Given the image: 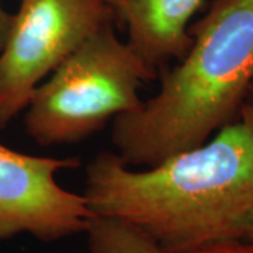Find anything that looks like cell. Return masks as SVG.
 <instances>
[{
	"mask_svg": "<svg viewBox=\"0 0 253 253\" xmlns=\"http://www.w3.org/2000/svg\"><path fill=\"white\" fill-rule=\"evenodd\" d=\"M156 76L107 26L34 90L24 110V131L45 148L84 141L110 120L141 109L139 90Z\"/></svg>",
	"mask_w": 253,
	"mask_h": 253,
	"instance_id": "3957f363",
	"label": "cell"
},
{
	"mask_svg": "<svg viewBox=\"0 0 253 253\" xmlns=\"http://www.w3.org/2000/svg\"><path fill=\"white\" fill-rule=\"evenodd\" d=\"M83 197L169 253H200L253 234V129L242 118L204 144L144 170L100 152L86 168Z\"/></svg>",
	"mask_w": 253,
	"mask_h": 253,
	"instance_id": "6da1fadb",
	"label": "cell"
},
{
	"mask_svg": "<svg viewBox=\"0 0 253 253\" xmlns=\"http://www.w3.org/2000/svg\"><path fill=\"white\" fill-rule=\"evenodd\" d=\"M79 166L78 158L23 154L0 142V241L27 234L52 244L84 234L94 217L86 199L55 179Z\"/></svg>",
	"mask_w": 253,
	"mask_h": 253,
	"instance_id": "5b68a950",
	"label": "cell"
},
{
	"mask_svg": "<svg viewBox=\"0 0 253 253\" xmlns=\"http://www.w3.org/2000/svg\"><path fill=\"white\" fill-rule=\"evenodd\" d=\"M203 0H106L128 33L126 44L158 72L191 45L190 20Z\"/></svg>",
	"mask_w": 253,
	"mask_h": 253,
	"instance_id": "8992f818",
	"label": "cell"
},
{
	"mask_svg": "<svg viewBox=\"0 0 253 253\" xmlns=\"http://www.w3.org/2000/svg\"><path fill=\"white\" fill-rule=\"evenodd\" d=\"M11 21H13V14L6 10L3 0H0V52L6 44L10 27H11Z\"/></svg>",
	"mask_w": 253,
	"mask_h": 253,
	"instance_id": "9c48e42d",
	"label": "cell"
},
{
	"mask_svg": "<svg viewBox=\"0 0 253 253\" xmlns=\"http://www.w3.org/2000/svg\"><path fill=\"white\" fill-rule=\"evenodd\" d=\"M66 253H78V252H66Z\"/></svg>",
	"mask_w": 253,
	"mask_h": 253,
	"instance_id": "7c38bea8",
	"label": "cell"
},
{
	"mask_svg": "<svg viewBox=\"0 0 253 253\" xmlns=\"http://www.w3.org/2000/svg\"><path fill=\"white\" fill-rule=\"evenodd\" d=\"M200 253H253V241H234L214 245Z\"/></svg>",
	"mask_w": 253,
	"mask_h": 253,
	"instance_id": "ba28073f",
	"label": "cell"
},
{
	"mask_svg": "<svg viewBox=\"0 0 253 253\" xmlns=\"http://www.w3.org/2000/svg\"><path fill=\"white\" fill-rule=\"evenodd\" d=\"M87 253H169L139 229L114 218H91L86 229Z\"/></svg>",
	"mask_w": 253,
	"mask_h": 253,
	"instance_id": "52a82bcc",
	"label": "cell"
},
{
	"mask_svg": "<svg viewBox=\"0 0 253 253\" xmlns=\"http://www.w3.org/2000/svg\"><path fill=\"white\" fill-rule=\"evenodd\" d=\"M111 23L106 0H21L0 52V129L27 109L45 78Z\"/></svg>",
	"mask_w": 253,
	"mask_h": 253,
	"instance_id": "277c9868",
	"label": "cell"
},
{
	"mask_svg": "<svg viewBox=\"0 0 253 253\" xmlns=\"http://www.w3.org/2000/svg\"><path fill=\"white\" fill-rule=\"evenodd\" d=\"M246 241H253V234H252V236H251L249 239H246Z\"/></svg>",
	"mask_w": 253,
	"mask_h": 253,
	"instance_id": "8fae6325",
	"label": "cell"
},
{
	"mask_svg": "<svg viewBox=\"0 0 253 253\" xmlns=\"http://www.w3.org/2000/svg\"><path fill=\"white\" fill-rule=\"evenodd\" d=\"M239 118H242L244 121H246L253 129V82L252 84H251V87H249L248 94H246L244 104H242V109H241V113H239Z\"/></svg>",
	"mask_w": 253,
	"mask_h": 253,
	"instance_id": "30bf717a",
	"label": "cell"
},
{
	"mask_svg": "<svg viewBox=\"0 0 253 253\" xmlns=\"http://www.w3.org/2000/svg\"><path fill=\"white\" fill-rule=\"evenodd\" d=\"M191 45L142 107L113 120L118 158L151 168L235 121L253 82V0H212Z\"/></svg>",
	"mask_w": 253,
	"mask_h": 253,
	"instance_id": "7a4b0ae2",
	"label": "cell"
}]
</instances>
